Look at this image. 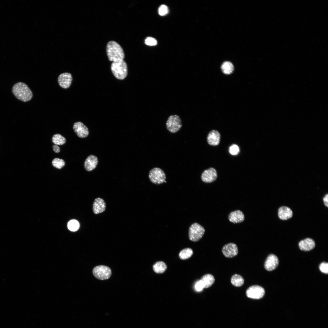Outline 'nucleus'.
I'll return each mask as SVG.
<instances>
[{"label": "nucleus", "instance_id": "1", "mask_svg": "<svg viewBox=\"0 0 328 328\" xmlns=\"http://www.w3.org/2000/svg\"><path fill=\"white\" fill-rule=\"evenodd\" d=\"M106 52L109 60L112 62L124 60L125 54L121 46L116 42L111 41L107 43Z\"/></svg>", "mask_w": 328, "mask_h": 328}, {"label": "nucleus", "instance_id": "2", "mask_svg": "<svg viewBox=\"0 0 328 328\" xmlns=\"http://www.w3.org/2000/svg\"><path fill=\"white\" fill-rule=\"evenodd\" d=\"M12 92L19 100L23 102L28 101L32 98V93L28 86L25 83L20 82L13 86Z\"/></svg>", "mask_w": 328, "mask_h": 328}, {"label": "nucleus", "instance_id": "3", "mask_svg": "<svg viewBox=\"0 0 328 328\" xmlns=\"http://www.w3.org/2000/svg\"><path fill=\"white\" fill-rule=\"evenodd\" d=\"M111 68L114 76L118 79L123 80L127 76V66L124 60L112 62Z\"/></svg>", "mask_w": 328, "mask_h": 328}, {"label": "nucleus", "instance_id": "4", "mask_svg": "<svg viewBox=\"0 0 328 328\" xmlns=\"http://www.w3.org/2000/svg\"><path fill=\"white\" fill-rule=\"evenodd\" d=\"M205 231V229L202 226L197 223H194L189 228V238L192 241H198L202 238Z\"/></svg>", "mask_w": 328, "mask_h": 328}, {"label": "nucleus", "instance_id": "5", "mask_svg": "<svg viewBox=\"0 0 328 328\" xmlns=\"http://www.w3.org/2000/svg\"><path fill=\"white\" fill-rule=\"evenodd\" d=\"M166 127L170 132L175 133L180 130L182 126L181 120L177 115L170 116L166 123Z\"/></svg>", "mask_w": 328, "mask_h": 328}, {"label": "nucleus", "instance_id": "6", "mask_svg": "<svg viewBox=\"0 0 328 328\" xmlns=\"http://www.w3.org/2000/svg\"><path fill=\"white\" fill-rule=\"evenodd\" d=\"M149 178L152 183L156 184H160L164 182L166 176L165 173L162 169L158 167H155L150 171Z\"/></svg>", "mask_w": 328, "mask_h": 328}, {"label": "nucleus", "instance_id": "7", "mask_svg": "<svg viewBox=\"0 0 328 328\" xmlns=\"http://www.w3.org/2000/svg\"><path fill=\"white\" fill-rule=\"evenodd\" d=\"M93 273L97 278L104 280L108 279L110 277L111 271L110 268L107 266L100 265L94 268Z\"/></svg>", "mask_w": 328, "mask_h": 328}, {"label": "nucleus", "instance_id": "8", "mask_svg": "<svg viewBox=\"0 0 328 328\" xmlns=\"http://www.w3.org/2000/svg\"><path fill=\"white\" fill-rule=\"evenodd\" d=\"M265 293L264 289L258 285H254L250 287L246 291V294L248 297L255 299L262 298Z\"/></svg>", "mask_w": 328, "mask_h": 328}, {"label": "nucleus", "instance_id": "9", "mask_svg": "<svg viewBox=\"0 0 328 328\" xmlns=\"http://www.w3.org/2000/svg\"><path fill=\"white\" fill-rule=\"evenodd\" d=\"M72 80L73 77L71 74L68 72L61 73L58 78L59 85L62 88L65 89L70 87Z\"/></svg>", "mask_w": 328, "mask_h": 328}, {"label": "nucleus", "instance_id": "10", "mask_svg": "<svg viewBox=\"0 0 328 328\" xmlns=\"http://www.w3.org/2000/svg\"><path fill=\"white\" fill-rule=\"evenodd\" d=\"M217 177L216 170L213 168L205 170L202 173L201 179L202 181L207 183H210L215 180Z\"/></svg>", "mask_w": 328, "mask_h": 328}, {"label": "nucleus", "instance_id": "11", "mask_svg": "<svg viewBox=\"0 0 328 328\" xmlns=\"http://www.w3.org/2000/svg\"><path fill=\"white\" fill-rule=\"evenodd\" d=\"M73 128L76 135L80 138H85L89 135L88 128L82 122L77 121L74 123Z\"/></svg>", "mask_w": 328, "mask_h": 328}, {"label": "nucleus", "instance_id": "12", "mask_svg": "<svg viewBox=\"0 0 328 328\" xmlns=\"http://www.w3.org/2000/svg\"><path fill=\"white\" fill-rule=\"evenodd\" d=\"M224 255L227 258H232L238 254V248L237 245L234 243H230L225 245L222 249Z\"/></svg>", "mask_w": 328, "mask_h": 328}, {"label": "nucleus", "instance_id": "13", "mask_svg": "<svg viewBox=\"0 0 328 328\" xmlns=\"http://www.w3.org/2000/svg\"><path fill=\"white\" fill-rule=\"evenodd\" d=\"M279 263L278 257L272 254L269 255L267 258L264 264V267L267 271H270L275 269Z\"/></svg>", "mask_w": 328, "mask_h": 328}, {"label": "nucleus", "instance_id": "14", "mask_svg": "<svg viewBox=\"0 0 328 328\" xmlns=\"http://www.w3.org/2000/svg\"><path fill=\"white\" fill-rule=\"evenodd\" d=\"M106 204L104 200L100 197L95 199L93 204V210L95 214H98L104 211Z\"/></svg>", "mask_w": 328, "mask_h": 328}, {"label": "nucleus", "instance_id": "15", "mask_svg": "<svg viewBox=\"0 0 328 328\" xmlns=\"http://www.w3.org/2000/svg\"><path fill=\"white\" fill-rule=\"evenodd\" d=\"M220 134L218 131L216 130H212L207 135V142L211 145H217L220 142Z\"/></svg>", "mask_w": 328, "mask_h": 328}, {"label": "nucleus", "instance_id": "16", "mask_svg": "<svg viewBox=\"0 0 328 328\" xmlns=\"http://www.w3.org/2000/svg\"><path fill=\"white\" fill-rule=\"evenodd\" d=\"M229 221L233 223H238L243 222L244 220V216L243 213L240 210H237L231 212L229 215Z\"/></svg>", "mask_w": 328, "mask_h": 328}, {"label": "nucleus", "instance_id": "17", "mask_svg": "<svg viewBox=\"0 0 328 328\" xmlns=\"http://www.w3.org/2000/svg\"><path fill=\"white\" fill-rule=\"evenodd\" d=\"M315 246L314 241L310 238H306L300 241L299 243L300 249L302 251H308L313 249Z\"/></svg>", "mask_w": 328, "mask_h": 328}, {"label": "nucleus", "instance_id": "18", "mask_svg": "<svg viewBox=\"0 0 328 328\" xmlns=\"http://www.w3.org/2000/svg\"><path fill=\"white\" fill-rule=\"evenodd\" d=\"M98 162L96 156L93 155L89 156L86 159L84 163L85 169L88 171H90L96 167Z\"/></svg>", "mask_w": 328, "mask_h": 328}, {"label": "nucleus", "instance_id": "19", "mask_svg": "<svg viewBox=\"0 0 328 328\" xmlns=\"http://www.w3.org/2000/svg\"><path fill=\"white\" fill-rule=\"evenodd\" d=\"M292 215V210L287 207H281L278 210V217L281 220H287L291 218Z\"/></svg>", "mask_w": 328, "mask_h": 328}, {"label": "nucleus", "instance_id": "20", "mask_svg": "<svg viewBox=\"0 0 328 328\" xmlns=\"http://www.w3.org/2000/svg\"><path fill=\"white\" fill-rule=\"evenodd\" d=\"M200 280L203 288H207L210 287L213 284L215 281V279L212 275L207 274L203 276Z\"/></svg>", "mask_w": 328, "mask_h": 328}, {"label": "nucleus", "instance_id": "21", "mask_svg": "<svg viewBox=\"0 0 328 328\" xmlns=\"http://www.w3.org/2000/svg\"><path fill=\"white\" fill-rule=\"evenodd\" d=\"M234 66L233 64L230 62L226 61L224 62L221 65V69L222 72L225 74L228 75L231 74L234 70Z\"/></svg>", "mask_w": 328, "mask_h": 328}, {"label": "nucleus", "instance_id": "22", "mask_svg": "<svg viewBox=\"0 0 328 328\" xmlns=\"http://www.w3.org/2000/svg\"><path fill=\"white\" fill-rule=\"evenodd\" d=\"M167 265L164 262L159 261L156 262L153 266V269L155 273L158 274L162 273L167 269Z\"/></svg>", "mask_w": 328, "mask_h": 328}, {"label": "nucleus", "instance_id": "23", "mask_svg": "<svg viewBox=\"0 0 328 328\" xmlns=\"http://www.w3.org/2000/svg\"><path fill=\"white\" fill-rule=\"evenodd\" d=\"M244 282L243 278L240 275L235 274L233 275L231 278V282L232 284L236 287L241 286Z\"/></svg>", "mask_w": 328, "mask_h": 328}, {"label": "nucleus", "instance_id": "24", "mask_svg": "<svg viewBox=\"0 0 328 328\" xmlns=\"http://www.w3.org/2000/svg\"><path fill=\"white\" fill-rule=\"evenodd\" d=\"M193 251L190 248H186L182 250L179 252V256L182 260H186L190 258L193 255Z\"/></svg>", "mask_w": 328, "mask_h": 328}, {"label": "nucleus", "instance_id": "25", "mask_svg": "<svg viewBox=\"0 0 328 328\" xmlns=\"http://www.w3.org/2000/svg\"><path fill=\"white\" fill-rule=\"evenodd\" d=\"M52 140L53 142L56 145H63L66 142L65 138L58 134L54 135L52 138Z\"/></svg>", "mask_w": 328, "mask_h": 328}, {"label": "nucleus", "instance_id": "26", "mask_svg": "<svg viewBox=\"0 0 328 328\" xmlns=\"http://www.w3.org/2000/svg\"><path fill=\"white\" fill-rule=\"evenodd\" d=\"M80 227L78 222L75 220H72L68 223L67 227L70 231H75L77 230Z\"/></svg>", "mask_w": 328, "mask_h": 328}, {"label": "nucleus", "instance_id": "27", "mask_svg": "<svg viewBox=\"0 0 328 328\" xmlns=\"http://www.w3.org/2000/svg\"><path fill=\"white\" fill-rule=\"evenodd\" d=\"M52 164L55 167L61 169L65 165V162L62 159L55 158L52 161Z\"/></svg>", "mask_w": 328, "mask_h": 328}, {"label": "nucleus", "instance_id": "28", "mask_svg": "<svg viewBox=\"0 0 328 328\" xmlns=\"http://www.w3.org/2000/svg\"><path fill=\"white\" fill-rule=\"evenodd\" d=\"M145 43L146 45L150 46H155L157 43V41L155 39L150 37L146 38Z\"/></svg>", "mask_w": 328, "mask_h": 328}, {"label": "nucleus", "instance_id": "29", "mask_svg": "<svg viewBox=\"0 0 328 328\" xmlns=\"http://www.w3.org/2000/svg\"><path fill=\"white\" fill-rule=\"evenodd\" d=\"M158 12L159 14L160 15H164L168 12V7L165 5H162L159 8Z\"/></svg>", "mask_w": 328, "mask_h": 328}, {"label": "nucleus", "instance_id": "30", "mask_svg": "<svg viewBox=\"0 0 328 328\" xmlns=\"http://www.w3.org/2000/svg\"><path fill=\"white\" fill-rule=\"evenodd\" d=\"M319 269L320 271L323 273L325 274H328V264L326 262L322 263L319 265Z\"/></svg>", "mask_w": 328, "mask_h": 328}, {"label": "nucleus", "instance_id": "31", "mask_svg": "<svg viewBox=\"0 0 328 328\" xmlns=\"http://www.w3.org/2000/svg\"><path fill=\"white\" fill-rule=\"evenodd\" d=\"M239 151V148L238 146L236 145H233L230 148L229 152L232 155H236L238 153Z\"/></svg>", "mask_w": 328, "mask_h": 328}, {"label": "nucleus", "instance_id": "32", "mask_svg": "<svg viewBox=\"0 0 328 328\" xmlns=\"http://www.w3.org/2000/svg\"><path fill=\"white\" fill-rule=\"evenodd\" d=\"M194 288L196 291L197 292H201L204 289L203 285L200 280L197 281L195 283Z\"/></svg>", "mask_w": 328, "mask_h": 328}, {"label": "nucleus", "instance_id": "33", "mask_svg": "<svg viewBox=\"0 0 328 328\" xmlns=\"http://www.w3.org/2000/svg\"><path fill=\"white\" fill-rule=\"evenodd\" d=\"M53 151L56 153H58L60 151V147L57 145H54L52 146Z\"/></svg>", "mask_w": 328, "mask_h": 328}, {"label": "nucleus", "instance_id": "34", "mask_svg": "<svg viewBox=\"0 0 328 328\" xmlns=\"http://www.w3.org/2000/svg\"><path fill=\"white\" fill-rule=\"evenodd\" d=\"M323 201L326 206L328 207V194H327L323 198Z\"/></svg>", "mask_w": 328, "mask_h": 328}]
</instances>
